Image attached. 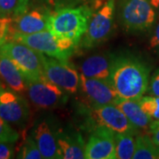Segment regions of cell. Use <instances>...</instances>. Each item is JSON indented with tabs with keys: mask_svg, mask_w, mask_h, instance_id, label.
Listing matches in <instances>:
<instances>
[{
	"mask_svg": "<svg viewBox=\"0 0 159 159\" xmlns=\"http://www.w3.org/2000/svg\"><path fill=\"white\" fill-rule=\"evenodd\" d=\"M91 11L87 7L65 8L49 14L48 30L57 40L58 47L71 55L85 34Z\"/></svg>",
	"mask_w": 159,
	"mask_h": 159,
	"instance_id": "1",
	"label": "cell"
},
{
	"mask_svg": "<svg viewBox=\"0 0 159 159\" xmlns=\"http://www.w3.org/2000/svg\"><path fill=\"white\" fill-rule=\"evenodd\" d=\"M148 66L135 57L114 59L110 81L121 99L139 100L147 92L149 84Z\"/></svg>",
	"mask_w": 159,
	"mask_h": 159,
	"instance_id": "2",
	"label": "cell"
},
{
	"mask_svg": "<svg viewBox=\"0 0 159 159\" xmlns=\"http://www.w3.org/2000/svg\"><path fill=\"white\" fill-rule=\"evenodd\" d=\"M4 53L14 63L28 81L39 80L44 77L41 52L20 42L11 41L0 47Z\"/></svg>",
	"mask_w": 159,
	"mask_h": 159,
	"instance_id": "3",
	"label": "cell"
},
{
	"mask_svg": "<svg viewBox=\"0 0 159 159\" xmlns=\"http://www.w3.org/2000/svg\"><path fill=\"white\" fill-rule=\"evenodd\" d=\"M119 17L126 31L143 32L154 25L156 10L149 0H121Z\"/></svg>",
	"mask_w": 159,
	"mask_h": 159,
	"instance_id": "4",
	"label": "cell"
},
{
	"mask_svg": "<svg viewBox=\"0 0 159 159\" xmlns=\"http://www.w3.org/2000/svg\"><path fill=\"white\" fill-rule=\"evenodd\" d=\"M43 74L55 85L70 94L76 93L80 84V75L65 60L50 57L41 52Z\"/></svg>",
	"mask_w": 159,
	"mask_h": 159,
	"instance_id": "5",
	"label": "cell"
},
{
	"mask_svg": "<svg viewBox=\"0 0 159 159\" xmlns=\"http://www.w3.org/2000/svg\"><path fill=\"white\" fill-rule=\"evenodd\" d=\"M115 0H108L94 14L82 39V46L92 48L108 39L113 30Z\"/></svg>",
	"mask_w": 159,
	"mask_h": 159,
	"instance_id": "6",
	"label": "cell"
},
{
	"mask_svg": "<svg viewBox=\"0 0 159 159\" xmlns=\"http://www.w3.org/2000/svg\"><path fill=\"white\" fill-rule=\"evenodd\" d=\"M27 89L30 101L38 108H57L67 100L66 91L52 83L45 76L39 80L28 81Z\"/></svg>",
	"mask_w": 159,
	"mask_h": 159,
	"instance_id": "7",
	"label": "cell"
},
{
	"mask_svg": "<svg viewBox=\"0 0 159 159\" xmlns=\"http://www.w3.org/2000/svg\"><path fill=\"white\" fill-rule=\"evenodd\" d=\"M30 109L28 101L19 92L0 83V117L7 123L23 125L28 121Z\"/></svg>",
	"mask_w": 159,
	"mask_h": 159,
	"instance_id": "8",
	"label": "cell"
},
{
	"mask_svg": "<svg viewBox=\"0 0 159 159\" xmlns=\"http://www.w3.org/2000/svg\"><path fill=\"white\" fill-rule=\"evenodd\" d=\"M85 158L116 159L115 132L98 125L86 143Z\"/></svg>",
	"mask_w": 159,
	"mask_h": 159,
	"instance_id": "9",
	"label": "cell"
},
{
	"mask_svg": "<svg viewBox=\"0 0 159 159\" xmlns=\"http://www.w3.org/2000/svg\"><path fill=\"white\" fill-rule=\"evenodd\" d=\"M80 75V88L94 107L106 104H117L121 100L110 80L88 78Z\"/></svg>",
	"mask_w": 159,
	"mask_h": 159,
	"instance_id": "10",
	"label": "cell"
},
{
	"mask_svg": "<svg viewBox=\"0 0 159 159\" xmlns=\"http://www.w3.org/2000/svg\"><path fill=\"white\" fill-rule=\"evenodd\" d=\"M11 41L20 42L35 51L60 60L66 61L70 56L58 47L57 40L49 30L30 34H16L13 35Z\"/></svg>",
	"mask_w": 159,
	"mask_h": 159,
	"instance_id": "11",
	"label": "cell"
},
{
	"mask_svg": "<svg viewBox=\"0 0 159 159\" xmlns=\"http://www.w3.org/2000/svg\"><path fill=\"white\" fill-rule=\"evenodd\" d=\"M91 115L98 125H102L115 133H133L134 128L125 113L116 104H106L94 107Z\"/></svg>",
	"mask_w": 159,
	"mask_h": 159,
	"instance_id": "12",
	"label": "cell"
},
{
	"mask_svg": "<svg viewBox=\"0 0 159 159\" xmlns=\"http://www.w3.org/2000/svg\"><path fill=\"white\" fill-rule=\"evenodd\" d=\"M49 14L38 10L27 11L11 20L12 37L16 34H30L48 30ZM12 40V39H11Z\"/></svg>",
	"mask_w": 159,
	"mask_h": 159,
	"instance_id": "13",
	"label": "cell"
},
{
	"mask_svg": "<svg viewBox=\"0 0 159 159\" xmlns=\"http://www.w3.org/2000/svg\"><path fill=\"white\" fill-rule=\"evenodd\" d=\"M32 137L43 158H61L57 138L55 136L46 121L43 120L34 125V129L32 131Z\"/></svg>",
	"mask_w": 159,
	"mask_h": 159,
	"instance_id": "14",
	"label": "cell"
},
{
	"mask_svg": "<svg viewBox=\"0 0 159 159\" xmlns=\"http://www.w3.org/2000/svg\"><path fill=\"white\" fill-rule=\"evenodd\" d=\"M113 60L105 55H94L86 58L80 66V74L88 78L110 80Z\"/></svg>",
	"mask_w": 159,
	"mask_h": 159,
	"instance_id": "15",
	"label": "cell"
},
{
	"mask_svg": "<svg viewBox=\"0 0 159 159\" xmlns=\"http://www.w3.org/2000/svg\"><path fill=\"white\" fill-rule=\"evenodd\" d=\"M0 78L8 87L21 93L27 89V80L17 66L4 53L0 52Z\"/></svg>",
	"mask_w": 159,
	"mask_h": 159,
	"instance_id": "16",
	"label": "cell"
},
{
	"mask_svg": "<svg viewBox=\"0 0 159 159\" xmlns=\"http://www.w3.org/2000/svg\"><path fill=\"white\" fill-rule=\"evenodd\" d=\"M116 105L125 113L135 130L149 129L153 120L148 114L145 113L138 100L121 99Z\"/></svg>",
	"mask_w": 159,
	"mask_h": 159,
	"instance_id": "17",
	"label": "cell"
},
{
	"mask_svg": "<svg viewBox=\"0 0 159 159\" xmlns=\"http://www.w3.org/2000/svg\"><path fill=\"white\" fill-rule=\"evenodd\" d=\"M57 138L58 148L63 159L85 158L86 144L80 134H59Z\"/></svg>",
	"mask_w": 159,
	"mask_h": 159,
	"instance_id": "18",
	"label": "cell"
},
{
	"mask_svg": "<svg viewBox=\"0 0 159 159\" xmlns=\"http://www.w3.org/2000/svg\"><path fill=\"white\" fill-rule=\"evenodd\" d=\"M134 159H159V148L147 134L135 138V149Z\"/></svg>",
	"mask_w": 159,
	"mask_h": 159,
	"instance_id": "19",
	"label": "cell"
},
{
	"mask_svg": "<svg viewBox=\"0 0 159 159\" xmlns=\"http://www.w3.org/2000/svg\"><path fill=\"white\" fill-rule=\"evenodd\" d=\"M116 159L133 158L135 149V139L133 133H115Z\"/></svg>",
	"mask_w": 159,
	"mask_h": 159,
	"instance_id": "20",
	"label": "cell"
},
{
	"mask_svg": "<svg viewBox=\"0 0 159 159\" xmlns=\"http://www.w3.org/2000/svg\"><path fill=\"white\" fill-rule=\"evenodd\" d=\"M29 0H0V17L16 18L28 11Z\"/></svg>",
	"mask_w": 159,
	"mask_h": 159,
	"instance_id": "21",
	"label": "cell"
},
{
	"mask_svg": "<svg viewBox=\"0 0 159 159\" xmlns=\"http://www.w3.org/2000/svg\"><path fill=\"white\" fill-rule=\"evenodd\" d=\"M142 109L152 119V120H159V97L147 96L142 97L139 100Z\"/></svg>",
	"mask_w": 159,
	"mask_h": 159,
	"instance_id": "22",
	"label": "cell"
},
{
	"mask_svg": "<svg viewBox=\"0 0 159 159\" xmlns=\"http://www.w3.org/2000/svg\"><path fill=\"white\" fill-rule=\"evenodd\" d=\"M17 157L25 159L43 158L32 136H29L26 139V141L21 146V148L20 149Z\"/></svg>",
	"mask_w": 159,
	"mask_h": 159,
	"instance_id": "23",
	"label": "cell"
},
{
	"mask_svg": "<svg viewBox=\"0 0 159 159\" xmlns=\"http://www.w3.org/2000/svg\"><path fill=\"white\" fill-rule=\"evenodd\" d=\"M18 139L19 134L17 131L11 128V125L0 117V142L13 143L17 142Z\"/></svg>",
	"mask_w": 159,
	"mask_h": 159,
	"instance_id": "24",
	"label": "cell"
},
{
	"mask_svg": "<svg viewBox=\"0 0 159 159\" xmlns=\"http://www.w3.org/2000/svg\"><path fill=\"white\" fill-rule=\"evenodd\" d=\"M11 20V18L0 17V47L12 39Z\"/></svg>",
	"mask_w": 159,
	"mask_h": 159,
	"instance_id": "25",
	"label": "cell"
},
{
	"mask_svg": "<svg viewBox=\"0 0 159 159\" xmlns=\"http://www.w3.org/2000/svg\"><path fill=\"white\" fill-rule=\"evenodd\" d=\"M148 46L151 51L159 55V22L155 26L152 31L148 41Z\"/></svg>",
	"mask_w": 159,
	"mask_h": 159,
	"instance_id": "26",
	"label": "cell"
},
{
	"mask_svg": "<svg viewBox=\"0 0 159 159\" xmlns=\"http://www.w3.org/2000/svg\"><path fill=\"white\" fill-rule=\"evenodd\" d=\"M147 91H148L151 96L159 97V69H157L151 76Z\"/></svg>",
	"mask_w": 159,
	"mask_h": 159,
	"instance_id": "27",
	"label": "cell"
},
{
	"mask_svg": "<svg viewBox=\"0 0 159 159\" xmlns=\"http://www.w3.org/2000/svg\"><path fill=\"white\" fill-rule=\"evenodd\" d=\"M13 157L11 143L0 142V159H9Z\"/></svg>",
	"mask_w": 159,
	"mask_h": 159,
	"instance_id": "28",
	"label": "cell"
},
{
	"mask_svg": "<svg viewBox=\"0 0 159 159\" xmlns=\"http://www.w3.org/2000/svg\"><path fill=\"white\" fill-rule=\"evenodd\" d=\"M150 137L154 143L159 148V120H154L149 126Z\"/></svg>",
	"mask_w": 159,
	"mask_h": 159,
	"instance_id": "29",
	"label": "cell"
},
{
	"mask_svg": "<svg viewBox=\"0 0 159 159\" xmlns=\"http://www.w3.org/2000/svg\"><path fill=\"white\" fill-rule=\"evenodd\" d=\"M149 2L154 7V9L159 11V0H149Z\"/></svg>",
	"mask_w": 159,
	"mask_h": 159,
	"instance_id": "30",
	"label": "cell"
}]
</instances>
